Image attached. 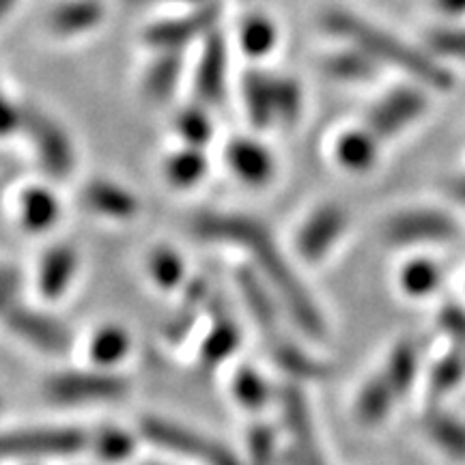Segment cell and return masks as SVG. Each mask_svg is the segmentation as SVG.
Listing matches in <instances>:
<instances>
[{
  "label": "cell",
  "mask_w": 465,
  "mask_h": 465,
  "mask_svg": "<svg viewBox=\"0 0 465 465\" xmlns=\"http://www.w3.org/2000/svg\"><path fill=\"white\" fill-rule=\"evenodd\" d=\"M192 235L209 243H229L252 259L254 272L276 295L278 304L308 339L322 341L328 334L322 306L304 281L284 257L272 231L261 220L232 212H201L190 220Z\"/></svg>",
  "instance_id": "6da1fadb"
},
{
  "label": "cell",
  "mask_w": 465,
  "mask_h": 465,
  "mask_svg": "<svg viewBox=\"0 0 465 465\" xmlns=\"http://www.w3.org/2000/svg\"><path fill=\"white\" fill-rule=\"evenodd\" d=\"M323 26L325 31L345 39L353 48L362 50L373 61L397 65L410 75H416L422 83L435 86V89H450L452 86V75L444 67H440L433 58L422 54L420 50H414L381 28L360 20L358 15L349 14V11H328L323 15Z\"/></svg>",
  "instance_id": "7a4b0ae2"
},
{
  "label": "cell",
  "mask_w": 465,
  "mask_h": 465,
  "mask_svg": "<svg viewBox=\"0 0 465 465\" xmlns=\"http://www.w3.org/2000/svg\"><path fill=\"white\" fill-rule=\"evenodd\" d=\"M141 435L151 444L160 446L173 455L192 459L203 465H248L218 440L203 435L182 422L147 416L141 420Z\"/></svg>",
  "instance_id": "3957f363"
},
{
  "label": "cell",
  "mask_w": 465,
  "mask_h": 465,
  "mask_svg": "<svg viewBox=\"0 0 465 465\" xmlns=\"http://www.w3.org/2000/svg\"><path fill=\"white\" fill-rule=\"evenodd\" d=\"M130 383L113 369H80L61 371L50 375L44 383L45 399L56 405H91L124 399Z\"/></svg>",
  "instance_id": "277c9868"
},
{
  "label": "cell",
  "mask_w": 465,
  "mask_h": 465,
  "mask_svg": "<svg viewBox=\"0 0 465 465\" xmlns=\"http://www.w3.org/2000/svg\"><path fill=\"white\" fill-rule=\"evenodd\" d=\"M89 435L75 427H33L0 433V459H56L86 450Z\"/></svg>",
  "instance_id": "5b68a950"
},
{
  "label": "cell",
  "mask_w": 465,
  "mask_h": 465,
  "mask_svg": "<svg viewBox=\"0 0 465 465\" xmlns=\"http://www.w3.org/2000/svg\"><path fill=\"white\" fill-rule=\"evenodd\" d=\"M37 151L39 164L54 179H67L75 168V149L72 138L58 121L39 108H22V127Z\"/></svg>",
  "instance_id": "8992f818"
},
{
  "label": "cell",
  "mask_w": 465,
  "mask_h": 465,
  "mask_svg": "<svg viewBox=\"0 0 465 465\" xmlns=\"http://www.w3.org/2000/svg\"><path fill=\"white\" fill-rule=\"evenodd\" d=\"M383 237L394 246H433L459 237V224L440 209H405L386 220Z\"/></svg>",
  "instance_id": "52a82bcc"
},
{
  "label": "cell",
  "mask_w": 465,
  "mask_h": 465,
  "mask_svg": "<svg viewBox=\"0 0 465 465\" xmlns=\"http://www.w3.org/2000/svg\"><path fill=\"white\" fill-rule=\"evenodd\" d=\"M281 410L284 429L291 438L295 465H330L317 435L311 403L298 383H287L281 391Z\"/></svg>",
  "instance_id": "ba28073f"
},
{
  "label": "cell",
  "mask_w": 465,
  "mask_h": 465,
  "mask_svg": "<svg viewBox=\"0 0 465 465\" xmlns=\"http://www.w3.org/2000/svg\"><path fill=\"white\" fill-rule=\"evenodd\" d=\"M3 319L11 334L37 351L48 353V356H63L72 349V334L67 325L42 311H35L17 302Z\"/></svg>",
  "instance_id": "9c48e42d"
},
{
  "label": "cell",
  "mask_w": 465,
  "mask_h": 465,
  "mask_svg": "<svg viewBox=\"0 0 465 465\" xmlns=\"http://www.w3.org/2000/svg\"><path fill=\"white\" fill-rule=\"evenodd\" d=\"M347 226L349 216L339 203H325L317 207L300 226L298 242H295L298 254L306 263H322L345 235Z\"/></svg>",
  "instance_id": "30bf717a"
},
{
  "label": "cell",
  "mask_w": 465,
  "mask_h": 465,
  "mask_svg": "<svg viewBox=\"0 0 465 465\" xmlns=\"http://www.w3.org/2000/svg\"><path fill=\"white\" fill-rule=\"evenodd\" d=\"M218 15V3L207 0V3L196 5L190 14L149 26L147 33H144V39H147L149 45L158 50H182L185 44L194 42L199 37H207L213 31V26H216Z\"/></svg>",
  "instance_id": "8fae6325"
},
{
  "label": "cell",
  "mask_w": 465,
  "mask_h": 465,
  "mask_svg": "<svg viewBox=\"0 0 465 465\" xmlns=\"http://www.w3.org/2000/svg\"><path fill=\"white\" fill-rule=\"evenodd\" d=\"M427 110V97L418 89H394L371 108L366 125L375 138H388L405 130Z\"/></svg>",
  "instance_id": "7c38bea8"
},
{
  "label": "cell",
  "mask_w": 465,
  "mask_h": 465,
  "mask_svg": "<svg viewBox=\"0 0 465 465\" xmlns=\"http://www.w3.org/2000/svg\"><path fill=\"white\" fill-rule=\"evenodd\" d=\"M226 67H229L226 42L218 31H212L203 42L194 75V91L203 106H218L223 102L226 91Z\"/></svg>",
  "instance_id": "4fadbf2b"
},
{
  "label": "cell",
  "mask_w": 465,
  "mask_h": 465,
  "mask_svg": "<svg viewBox=\"0 0 465 465\" xmlns=\"http://www.w3.org/2000/svg\"><path fill=\"white\" fill-rule=\"evenodd\" d=\"M265 349L270 353V358L274 360V364L282 371L284 375H289L295 381H322L325 377H330V366L312 356L311 351H306L298 341L291 339L289 334L274 332L265 336Z\"/></svg>",
  "instance_id": "5bb4252c"
},
{
  "label": "cell",
  "mask_w": 465,
  "mask_h": 465,
  "mask_svg": "<svg viewBox=\"0 0 465 465\" xmlns=\"http://www.w3.org/2000/svg\"><path fill=\"white\" fill-rule=\"evenodd\" d=\"M422 433L441 457L455 463H465V420L446 411L441 405H431L422 418Z\"/></svg>",
  "instance_id": "9a60e30c"
},
{
  "label": "cell",
  "mask_w": 465,
  "mask_h": 465,
  "mask_svg": "<svg viewBox=\"0 0 465 465\" xmlns=\"http://www.w3.org/2000/svg\"><path fill=\"white\" fill-rule=\"evenodd\" d=\"M399 401V394L380 371L360 383L353 397V418L364 427H380L391 418Z\"/></svg>",
  "instance_id": "2e32d148"
},
{
  "label": "cell",
  "mask_w": 465,
  "mask_h": 465,
  "mask_svg": "<svg viewBox=\"0 0 465 465\" xmlns=\"http://www.w3.org/2000/svg\"><path fill=\"white\" fill-rule=\"evenodd\" d=\"M226 162L235 177L248 185H265L276 173V162L270 151L250 138L231 141L226 147Z\"/></svg>",
  "instance_id": "e0dca14e"
},
{
  "label": "cell",
  "mask_w": 465,
  "mask_h": 465,
  "mask_svg": "<svg viewBox=\"0 0 465 465\" xmlns=\"http://www.w3.org/2000/svg\"><path fill=\"white\" fill-rule=\"evenodd\" d=\"M83 203L89 212L113 220H130L141 212V201L124 185L108 179H93L83 188Z\"/></svg>",
  "instance_id": "ac0fdd59"
},
{
  "label": "cell",
  "mask_w": 465,
  "mask_h": 465,
  "mask_svg": "<svg viewBox=\"0 0 465 465\" xmlns=\"http://www.w3.org/2000/svg\"><path fill=\"white\" fill-rule=\"evenodd\" d=\"M78 274V252L67 243L50 248L37 270V287L44 300L56 302L67 293Z\"/></svg>",
  "instance_id": "d6986e66"
},
{
  "label": "cell",
  "mask_w": 465,
  "mask_h": 465,
  "mask_svg": "<svg viewBox=\"0 0 465 465\" xmlns=\"http://www.w3.org/2000/svg\"><path fill=\"white\" fill-rule=\"evenodd\" d=\"M104 20V5L100 0H67L56 5L48 17L52 31L61 37L89 33Z\"/></svg>",
  "instance_id": "ffe728a7"
},
{
  "label": "cell",
  "mask_w": 465,
  "mask_h": 465,
  "mask_svg": "<svg viewBox=\"0 0 465 465\" xmlns=\"http://www.w3.org/2000/svg\"><path fill=\"white\" fill-rule=\"evenodd\" d=\"M242 342V332L240 325L235 323L229 312H220V315L213 319V323L209 325V332L205 339H203V345L199 349V362L205 369H216L229 360L232 353L237 351Z\"/></svg>",
  "instance_id": "44dd1931"
},
{
  "label": "cell",
  "mask_w": 465,
  "mask_h": 465,
  "mask_svg": "<svg viewBox=\"0 0 465 465\" xmlns=\"http://www.w3.org/2000/svg\"><path fill=\"white\" fill-rule=\"evenodd\" d=\"M381 373L391 381L399 399L403 401L411 392V388L416 386L418 377H420V351H418L416 342H394L391 353L386 356V364H383Z\"/></svg>",
  "instance_id": "7402d4cb"
},
{
  "label": "cell",
  "mask_w": 465,
  "mask_h": 465,
  "mask_svg": "<svg viewBox=\"0 0 465 465\" xmlns=\"http://www.w3.org/2000/svg\"><path fill=\"white\" fill-rule=\"evenodd\" d=\"M61 216V203L54 192L42 185H31L20 194V224L28 232H45Z\"/></svg>",
  "instance_id": "603a6c76"
},
{
  "label": "cell",
  "mask_w": 465,
  "mask_h": 465,
  "mask_svg": "<svg viewBox=\"0 0 465 465\" xmlns=\"http://www.w3.org/2000/svg\"><path fill=\"white\" fill-rule=\"evenodd\" d=\"M183 56L182 50H162L144 74V93L151 102H164L177 89L182 78Z\"/></svg>",
  "instance_id": "cb8c5ba5"
},
{
  "label": "cell",
  "mask_w": 465,
  "mask_h": 465,
  "mask_svg": "<svg viewBox=\"0 0 465 465\" xmlns=\"http://www.w3.org/2000/svg\"><path fill=\"white\" fill-rule=\"evenodd\" d=\"M444 274L441 267L431 259L416 257L401 267L399 289L411 300H427L435 295L441 287Z\"/></svg>",
  "instance_id": "d4e9b609"
},
{
  "label": "cell",
  "mask_w": 465,
  "mask_h": 465,
  "mask_svg": "<svg viewBox=\"0 0 465 465\" xmlns=\"http://www.w3.org/2000/svg\"><path fill=\"white\" fill-rule=\"evenodd\" d=\"M242 93L254 127H270L276 124L274 104H272V74L248 72L242 80Z\"/></svg>",
  "instance_id": "484cf974"
},
{
  "label": "cell",
  "mask_w": 465,
  "mask_h": 465,
  "mask_svg": "<svg viewBox=\"0 0 465 465\" xmlns=\"http://www.w3.org/2000/svg\"><path fill=\"white\" fill-rule=\"evenodd\" d=\"M377 141L369 130L345 132L336 141V160L342 168L351 173H364L377 160Z\"/></svg>",
  "instance_id": "4316f807"
},
{
  "label": "cell",
  "mask_w": 465,
  "mask_h": 465,
  "mask_svg": "<svg viewBox=\"0 0 465 465\" xmlns=\"http://www.w3.org/2000/svg\"><path fill=\"white\" fill-rule=\"evenodd\" d=\"M465 383V360L450 347L444 356L438 358L429 371L427 392L431 405H440V401L459 391Z\"/></svg>",
  "instance_id": "83f0119b"
},
{
  "label": "cell",
  "mask_w": 465,
  "mask_h": 465,
  "mask_svg": "<svg viewBox=\"0 0 465 465\" xmlns=\"http://www.w3.org/2000/svg\"><path fill=\"white\" fill-rule=\"evenodd\" d=\"M130 334L124 328H119V325H104V328L93 334L89 356L93 364L100 366V369H113L114 364L125 360L127 353H130Z\"/></svg>",
  "instance_id": "f1b7e54d"
},
{
  "label": "cell",
  "mask_w": 465,
  "mask_h": 465,
  "mask_svg": "<svg viewBox=\"0 0 465 465\" xmlns=\"http://www.w3.org/2000/svg\"><path fill=\"white\" fill-rule=\"evenodd\" d=\"M207 158L199 147H185L173 153L164 164V174L168 183L174 188H192L205 177Z\"/></svg>",
  "instance_id": "f546056e"
},
{
  "label": "cell",
  "mask_w": 465,
  "mask_h": 465,
  "mask_svg": "<svg viewBox=\"0 0 465 465\" xmlns=\"http://www.w3.org/2000/svg\"><path fill=\"white\" fill-rule=\"evenodd\" d=\"M95 457L104 463H124L136 452V440L125 429L104 427L89 440Z\"/></svg>",
  "instance_id": "4dcf8cb0"
},
{
  "label": "cell",
  "mask_w": 465,
  "mask_h": 465,
  "mask_svg": "<svg viewBox=\"0 0 465 465\" xmlns=\"http://www.w3.org/2000/svg\"><path fill=\"white\" fill-rule=\"evenodd\" d=\"M272 104H274L276 124L293 125L304 106L298 80L272 74Z\"/></svg>",
  "instance_id": "1f68e13d"
},
{
  "label": "cell",
  "mask_w": 465,
  "mask_h": 465,
  "mask_svg": "<svg viewBox=\"0 0 465 465\" xmlns=\"http://www.w3.org/2000/svg\"><path fill=\"white\" fill-rule=\"evenodd\" d=\"M147 270L151 281L158 284L160 289H177L185 278V265L182 254L168 246L155 248L149 254Z\"/></svg>",
  "instance_id": "d6a6232c"
},
{
  "label": "cell",
  "mask_w": 465,
  "mask_h": 465,
  "mask_svg": "<svg viewBox=\"0 0 465 465\" xmlns=\"http://www.w3.org/2000/svg\"><path fill=\"white\" fill-rule=\"evenodd\" d=\"M278 39V31L274 22L265 15H250L243 20L240 28V44L250 56H265L274 48Z\"/></svg>",
  "instance_id": "836d02e7"
},
{
  "label": "cell",
  "mask_w": 465,
  "mask_h": 465,
  "mask_svg": "<svg viewBox=\"0 0 465 465\" xmlns=\"http://www.w3.org/2000/svg\"><path fill=\"white\" fill-rule=\"evenodd\" d=\"M325 72L339 80H369L375 75V61L362 50L339 52L325 61Z\"/></svg>",
  "instance_id": "e575fe53"
},
{
  "label": "cell",
  "mask_w": 465,
  "mask_h": 465,
  "mask_svg": "<svg viewBox=\"0 0 465 465\" xmlns=\"http://www.w3.org/2000/svg\"><path fill=\"white\" fill-rule=\"evenodd\" d=\"M232 394L246 410H261L270 401V386L259 371L243 366L232 377Z\"/></svg>",
  "instance_id": "d590c367"
},
{
  "label": "cell",
  "mask_w": 465,
  "mask_h": 465,
  "mask_svg": "<svg viewBox=\"0 0 465 465\" xmlns=\"http://www.w3.org/2000/svg\"><path fill=\"white\" fill-rule=\"evenodd\" d=\"M174 127H177V134L188 143V147H203L212 141L213 125L212 119L205 110L199 106L185 108L177 114V121H174Z\"/></svg>",
  "instance_id": "8d00e7d4"
},
{
  "label": "cell",
  "mask_w": 465,
  "mask_h": 465,
  "mask_svg": "<svg viewBox=\"0 0 465 465\" xmlns=\"http://www.w3.org/2000/svg\"><path fill=\"white\" fill-rule=\"evenodd\" d=\"M248 465H274L276 463V431L270 424H254L248 431Z\"/></svg>",
  "instance_id": "74e56055"
},
{
  "label": "cell",
  "mask_w": 465,
  "mask_h": 465,
  "mask_svg": "<svg viewBox=\"0 0 465 465\" xmlns=\"http://www.w3.org/2000/svg\"><path fill=\"white\" fill-rule=\"evenodd\" d=\"M433 52L452 58H465V28H438L429 35Z\"/></svg>",
  "instance_id": "f35d334b"
},
{
  "label": "cell",
  "mask_w": 465,
  "mask_h": 465,
  "mask_svg": "<svg viewBox=\"0 0 465 465\" xmlns=\"http://www.w3.org/2000/svg\"><path fill=\"white\" fill-rule=\"evenodd\" d=\"M440 328L450 339L452 349L465 360V308L446 306L440 315Z\"/></svg>",
  "instance_id": "ab89813d"
},
{
  "label": "cell",
  "mask_w": 465,
  "mask_h": 465,
  "mask_svg": "<svg viewBox=\"0 0 465 465\" xmlns=\"http://www.w3.org/2000/svg\"><path fill=\"white\" fill-rule=\"evenodd\" d=\"M22 289L20 272L11 265L0 263V317H5L17 304V295Z\"/></svg>",
  "instance_id": "60d3db41"
},
{
  "label": "cell",
  "mask_w": 465,
  "mask_h": 465,
  "mask_svg": "<svg viewBox=\"0 0 465 465\" xmlns=\"http://www.w3.org/2000/svg\"><path fill=\"white\" fill-rule=\"evenodd\" d=\"M22 127V108H17L14 102L5 95L0 89V136H9Z\"/></svg>",
  "instance_id": "b9f144b4"
},
{
  "label": "cell",
  "mask_w": 465,
  "mask_h": 465,
  "mask_svg": "<svg viewBox=\"0 0 465 465\" xmlns=\"http://www.w3.org/2000/svg\"><path fill=\"white\" fill-rule=\"evenodd\" d=\"M438 5L449 14H461L465 11V0H438Z\"/></svg>",
  "instance_id": "7bdbcfd3"
},
{
  "label": "cell",
  "mask_w": 465,
  "mask_h": 465,
  "mask_svg": "<svg viewBox=\"0 0 465 465\" xmlns=\"http://www.w3.org/2000/svg\"><path fill=\"white\" fill-rule=\"evenodd\" d=\"M15 3L17 0H0V20H3V17L7 15L11 9H14Z\"/></svg>",
  "instance_id": "ee69618b"
},
{
  "label": "cell",
  "mask_w": 465,
  "mask_h": 465,
  "mask_svg": "<svg viewBox=\"0 0 465 465\" xmlns=\"http://www.w3.org/2000/svg\"><path fill=\"white\" fill-rule=\"evenodd\" d=\"M182 3H207V0H182Z\"/></svg>",
  "instance_id": "f6af8a7d"
},
{
  "label": "cell",
  "mask_w": 465,
  "mask_h": 465,
  "mask_svg": "<svg viewBox=\"0 0 465 465\" xmlns=\"http://www.w3.org/2000/svg\"><path fill=\"white\" fill-rule=\"evenodd\" d=\"M127 3H132V5H138V3H144V0H127Z\"/></svg>",
  "instance_id": "bcb514c9"
}]
</instances>
